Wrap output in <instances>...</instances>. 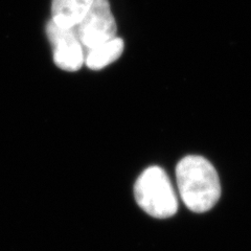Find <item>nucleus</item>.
<instances>
[{"label": "nucleus", "instance_id": "f257e3e1", "mask_svg": "<svg viewBox=\"0 0 251 251\" xmlns=\"http://www.w3.org/2000/svg\"><path fill=\"white\" fill-rule=\"evenodd\" d=\"M176 178L180 197L194 213H205L221 197L218 173L213 164L201 156L190 155L180 160Z\"/></svg>", "mask_w": 251, "mask_h": 251}, {"label": "nucleus", "instance_id": "f03ea898", "mask_svg": "<svg viewBox=\"0 0 251 251\" xmlns=\"http://www.w3.org/2000/svg\"><path fill=\"white\" fill-rule=\"evenodd\" d=\"M134 195L139 207L154 218H170L177 213L175 190L167 173L159 167H150L141 173Z\"/></svg>", "mask_w": 251, "mask_h": 251}, {"label": "nucleus", "instance_id": "7ed1b4c3", "mask_svg": "<svg viewBox=\"0 0 251 251\" xmlns=\"http://www.w3.org/2000/svg\"><path fill=\"white\" fill-rule=\"evenodd\" d=\"M75 29L86 50L117 37V25L108 0H94Z\"/></svg>", "mask_w": 251, "mask_h": 251}, {"label": "nucleus", "instance_id": "20e7f679", "mask_svg": "<svg viewBox=\"0 0 251 251\" xmlns=\"http://www.w3.org/2000/svg\"><path fill=\"white\" fill-rule=\"evenodd\" d=\"M46 35L51 44L54 64L69 73L77 72L85 63V50L75 27H64L50 20Z\"/></svg>", "mask_w": 251, "mask_h": 251}, {"label": "nucleus", "instance_id": "39448f33", "mask_svg": "<svg viewBox=\"0 0 251 251\" xmlns=\"http://www.w3.org/2000/svg\"><path fill=\"white\" fill-rule=\"evenodd\" d=\"M94 0H52L51 21L64 27H75Z\"/></svg>", "mask_w": 251, "mask_h": 251}, {"label": "nucleus", "instance_id": "423d86ee", "mask_svg": "<svg viewBox=\"0 0 251 251\" xmlns=\"http://www.w3.org/2000/svg\"><path fill=\"white\" fill-rule=\"evenodd\" d=\"M123 39L115 37L107 42L100 43L85 51L86 66L92 70H100L110 64H112L117 59H120L124 51Z\"/></svg>", "mask_w": 251, "mask_h": 251}]
</instances>
